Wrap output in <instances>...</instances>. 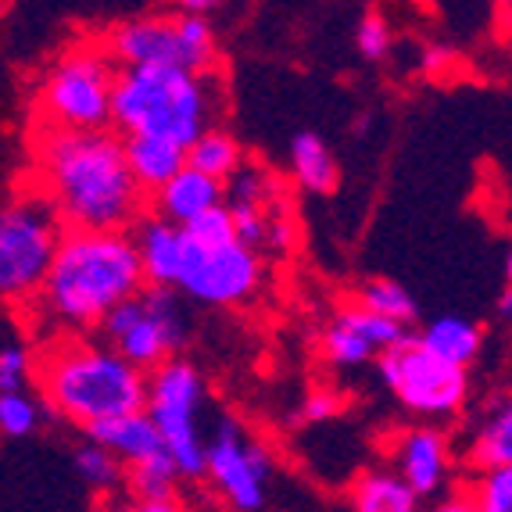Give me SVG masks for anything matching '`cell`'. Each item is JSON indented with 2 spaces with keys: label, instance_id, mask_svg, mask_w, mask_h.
<instances>
[{
  "label": "cell",
  "instance_id": "836d02e7",
  "mask_svg": "<svg viewBox=\"0 0 512 512\" xmlns=\"http://www.w3.org/2000/svg\"><path fill=\"white\" fill-rule=\"evenodd\" d=\"M233 215V226H237V240L244 248L258 251L262 244H269V226L273 222L265 219V212L258 205H244V201H226Z\"/></svg>",
  "mask_w": 512,
  "mask_h": 512
},
{
  "label": "cell",
  "instance_id": "44dd1931",
  "mask_svg": "<svg viewBox=\"0 0 512 512\" xmlns=\"http://www.w3.org/2000/svg\"><path fill=\"white\" fill-rule=\"evenodd\" d=\"M291 172H294V180H298V187L316 197L333 194L337 183H341V169L333 162L330 147H326L323 137L312 133V129H305V133H298V137L291 140Z\"/></svg>",
  "mask_w": 512,
  "mask_h": 512
},
{
  "label": "cell",
  "instance_id": "74e56055",
  "mask_svg": "<svg viewBox=\"0 0 512 512\" xmlns=\"http://www.w3.org/2000/svg\"><path fill=\"white\" fill-rule=\"evenodd\" d=\"M108 512H183L180 502H137V498H129V502L111 505Z\"/></svg>",
  "mask_w": 512,
  "mask_h": 512
},
{
  "label": "cell",
  "instance_id": "9c48e42d",
  "mask_svg": "<svg viewBox=\"0 0 512 512\" xmlns=\"http://www.w3.org/2000/svg\"><path fill=\"white\" fill-rule=\"evenodd\" d=\"M380 380L387 391L412 412L423 419H444L466 405L470 398V373L455 369L448 362L434 359L416 333H409V341H402L398 348L384 351L376 359Z\"/></svg>",
  "mask_w": 512,
  "mask_h": 512
},
{
  "label": "cell",
  "instance_id": "ba28073f",
  "mask_svg": "<svg viewBox=\"0 0 512 512\" xmlns=\"http://www.w3.org/2000/svg\"><path fill=\"white\" fill-rule=\"evenodd\" d=\"M101 333L129 366L151 376L169 359H180L187 344V316L172 287H144V294L129 298L104 319Z\"/></svg>",
  "mask_w": 512,
  "mask_h": 512
},
{
  "label": "cell",
  "instance_id": "cb8c5ba5",
  "mask_svg": "<svg viewBox=\"0 0 512 512\" xmlns=\"http://www.w3.org/2000/svg\"><path fill=\"white\" fill-rule=\"evenodd\" d=\"M319 351H323V359L330 362V366H337V369L366 366L373 355L380 359V351H376L369 341H362L359 333L351 330V323L341 316V312H337V316L323 326V333H319Z\"/></svg>",
  "mask_w": 512,
  "mask_h": 512
},
{
  "label": "cell",
  "instance_id": "d590c367",
  "mask_svg": "<svg viewBox=\"0 0 512 512\" xmlns=\"http://www.w3.org/2000/svg\"><path fill=\"white\" fill-rule=\"evenodd\" d=\"M341 412V394L337 391H312L301 405V419L305 423H326Z\"/></svg>",
  "mask_w": 512,
  "mask_h": 512
},
{
  "label": "cell",
  "instance_id": "60d3db41",
  "mask_svg": "<svg viewBox=\"0 0 512 512\" xmlns=\"http://www.w3.org/2000/svg\"><path fill=\"white\" fill-rule=\"evenodd\" d=\"M505 280H509V287H512V251H509V258H505Z\"/></svg>",
  "mask_w": 512,
  "mask_h": 512
},
{
  "label": "cell",
  "instance_id": "f546056e",
  "mask_svg": "<svg viewBox=\"0 0 512 512\" xmlns=\"http://www.w3.org/2000/svg\"><path fill=\"white\" fill-rule=\"evenodd\" d=\"M183 233L205 251H219V248H226V244H237V226H233L230 205H219V208H212V212H205L201 219L190 222Z\"/></svg>",
  "mask_w": 512,
  "mask_h": 512
},
{
  "label": "cell",
  "instance_id": "b9f144b4",
  "mask_svg": "<svg viewBox=\"0 0 512 512\" xmlns=\"http://www.w3.org/2000/svg\"><path fill=\"white\" fill-rule=\"evenodd\" d=\"M502 15H509V29H512V4H505V8H502Z\"/></svg>",
  "mask_w": 512,
  "mask_h": 512
},
{
  "label": "cell",
  "instance_id": "ab89813d",
  "mask_svg": "<svg viewBox=\"0 0 512 512\" xmlns=\"http://www.w3.org/2000/svg\"><path fill=\"white\" fill-rule=\"evenodd\" d=\"M498 316H502L505 323H512V287H509V283H505L502 298H498Z\"/></svg>",
  "mask_w": 512,
  "mask_h": 512
},
{
  "label": "cell",
  "instance_id": "4dcf8cb0",
  "mask_svg": "<svg viewBox=\"0 0 512 512\" xmlns=\"http://www.w3.org/2000/svg\"><path fill=\"white\" fill-rule=\"evenodd\" d=\"M466 491L480 505V512H512V466L477 473Z\"/></svg>",
  "mask_w": 512,
  "mask_h": 512
},
{
  "label": "cell",
  "instance_id": "8fae6325",
  "mask_svg": "<svg viewBox=\"0 0 512 512\" xmlns=\"http://www.w3.org/2000/svg\"><path fill=\"white\" fill-rule=\"evenodd\" d=\"M262 283V258L244 244H226L219 251L197 248L187 237V262H183L180 291L201 305H244Z\"/></svg>",
  "mask_w": 512,
  "mask_h": 512
},
{
  "label": "cell",
  "instance_id": "d4e9b609",
  "mask_svg": "<svg viewBox=\"0 0 512 512\" xmlns=\"http://www.w3.org/2000/svg\"><path fill=\"white\" fill-rule=\"evenodd\" d=\"M180 15V65L194 76H212V65L219 61V43L208 18L201 15Z\"/></svg>",
  "mask_w": 512,
  "mask_h": 512
},
{
  "label": "cell",
  "instance_id": "f35d334b",
  "mask_svg": "<svg viewBox=\"0 0 512 512\" xmlns=\"http://www.w3.org/2000/svg\"><path fill=\"white\" fill-rule=\"evenodd\" d=\"M430 512H480V505L473 502L470 491H455V495L441 498V502H437Z\"/></svg>",
  "mask_w": 512,
  "mask_h": 512
},
{
  "label": "cell",
  "instance_id": "4316f807",
  "mask_svg": "<svg viewBox=\"0 0 512 512\" xmlns=\"http://www.w3.org/2000/svg\"><path fill=\"white\" fill-rule=\"evenodd\" d=\"M76 473L94 487V491H101V495H115L129 477L126 466L94 441H86L76 452Z\"/></svg>",
  "mask_w": 512,
  "mask_h": 512
},
{
  "label": "cell",
  "instance_id": "2e32d148",
  "mask_svg": "<svg viewBox=\"0 0 512 512\" xmlns=\"http://www.w3.org/2000/svg\"><path fill=\"white\" fill-rule=\"evenodd\" d=\"M83 434H86V441L101 444L104 452L115 455L126 470L165 452L162 430L154 427V419L147 416V412H133V416H119V419H104V423L86 427Z\"/></svg>",
  "mask_w": 512,
  "mask_h": 512
},
{
  "label": "cell",
  "instance_id": "7402d4cb",
  "mask_svg": "<svg viewBox=\"0 0 512 512\" xmlns=\"http://www.w3.org/2000/svg\"><path fill=\"white\" fill-rule=\"evenodd\" d=\"M187 165L219 183H230L233 176L244 169V151H240L237 137H233L230 129L215 126L187 151Z\"/></svg>",
  "mask_w": 512,
  "mask_h": 512
},
{
  "label": "cell",
  "instance_id": "d6a6232c",
  "mask_svg": "<svg viewBox=\"0 0 512 512\" xmlns=\"http://www.w3.org/2000/svg\"><path fill=\"white\" fill-rule=\"evenodd\" d=\"M391 43H394V33H391V22H387L380 11H369L362 15L359 29H355V47L366 61H384L391 54Z\"/></svg>",
  "mask_w": 512,
  "mask_h": 512
},
{
  "label": "cell",
  "instance_id": "30bf717a",
  "mask_svg": "<svg viewBox=\"0 0 512 512\" xmlns=\"http://www.w3.org/2000/svg\"><path fill=\"white\" fill-rule=\"evenodd\" d=\"M205 477L219 491L233 512H262L269 498L273 459L251 434H244L233 416H222L208 437Z\"/></svg>",
  "mask_w": 512,
  "mask_h": 512
},
{
  "label": "cell",
  "instance_id": "8992f818",
  "mask_svg": "<svg viewBox=\"0 0 512 512\" xmlns=\"http://www.w3.org/2000/svg\"><path fill=\"white\" fill-rule=\"evenodd\" d=\"M119 69L108 51L79 47L61 54L40 83V115L47 129L97 133L111 129V97Z\"/></svg>",
  "mask_w": 512,
  "mask_h": 512
},
{
  "label": "cell",
  "instance_id": "484cf974",
  "mask_svg": "<svg viewBox=\"0 0 512 512\" xmlns=\"http://www.w3.org/2000/svg\"><path fill=\"white\" fill-rule=\"evenodd\" d=\"M359 305L366 312H376V316L384 319H394V323H416V301L412 294L405 291L402 283L387 280V276H373L359 287Z\"/></svg>",
  "mask_w": 512,
  "mask_h": 512
},
{
  "label": "cell",
  "instance_id": "7a4b0ae2",
  "mask_svg": "<svg viewBox=\"0 0 512 512\" xmlns=\"http://www.w3.org/2000/svg\"><path fill=\"white\" fill-rule=\"evenodd\" d=\"M144 287V262L133 233L65 230L40 301L72 330H101L104 319L129 298L144 294Z\"/></svg>",
  "mask_w": 512,
  "mask_h": 512
},
{
  "label": "cell",
  "instance_id": "9a60e30c",
  "mask_svg": "<svg viewBox=\"0 0 512 512\" xmlns=\"http://www.w3.org/2000/svg\"><path fill=\"white\" fill-rule=\"evenodd\" d=\"M219 205H226V183L212 180V176H205V172H197L187 165L169 187H162L151 197V215L187 230L190 222L201 219V215Z\"/></svg>",
  "mask_w": 512,
  "mask_h": 512
},
{
  "label": "cell",
  "instance_id": "ffe728a7",
  "mask_svg": "<svg viewBox=\"0 0 512 512\" xmlns=\"http://www.w3.org/2000/svg\"><path fill=\"white\" fill-rule=\"evenodd\" d=\"M466 455H470V462L480 473L512 466V394L498 398V402L484 412Z\"/></svg>",
  "mask_w": 512,
  "mask_h": 512
},
{
  "label": "cell",
  "instance_id": "83f0119b",
  "mask_svg": "<svg viewBox=\"0 0 512 512\" xmlns=\"http://www.w3.org/2000/svg\"><path fill=\"white\" fill-rule=\"evenodd\" d=\"M341 316L351 323V330L359 333L362 341L373 344L380 355L391 348H398L402 341H409V330L402 323H394V319H384L376 316V312H366L362 305H351V308H341Z\"/></svg>",
  "mask_w": 512,
  "mask_h": 512
},
{
  "label": "cell",
  "instance_id": "8d00e7d4",
  "mask_svg": "<svg viewBox=\"0 0 512 512\" xmlns=\"http://www.w3.org/2000/svg\"><path fill=\"white\" fill-rule=\"evenodd\" d=\"M455 61V51L452 47H427V54H423V69L430 72V76H441L444 69H448V65H452Z\"/></svg>",
  "mask_w": 512,
  "mask_h": 512
},
{
  "label": "cell",
  "instance_id": "603a6c76",
  "mask_svg": "<svg viewBox=\"0 0 512 512\" xmlns=\"http://www.w3.org/2000/svg\"><path fill=\"white\" fill-rule=\"evenodd\" d=\"M180 480H183L180 466L172 462L169 452H162L154 455V459L140 462V466H129L126 487L137 502H176Z\"/></svg>",
  "mask_w": 512,
  "mask_h": 512
},
{
  "label": "cell",
  "instance_id": "4fadbf2b",
  "mask_svg": "<svg viewBox=\"0 0 512 512\" xmlns=\"http://www.w3.org/2000/svg\"><path fill=\"white\" fill-rule=\"evenodd\" d=\"M391 470L416 491L419 498L441 495L452 484V444L434 427H409L394 437Z\"/></svg>",
  "mask_w": 512,
  "mask_h": 512
},
{
  "label": "cell",
  "instance_id": "e0dca14e",
  "mask_svg": "<svg viewBox=\"0 0 512 512\" xmlns=\"http://www.w3.org/2000/svg\"><path fill=\"white\" fill-rule=\"evenodd\" d=\"M126 158L144 194L151 197L187 169V147L158 137H126Z\"/></svg>",
  "mask_w": 512,
  "mask_h": 512
},
{
  "label": "cell",
  "instance_id": "d6986e66",
  "mask_svg": "<svg viewBox=\"0 0 512 512\" xmlns=\"http://www.w3.org/2000/svg\"><path fill=\"white\" fill-rule=\"evenodd\" d=\"M419 344L434 355V359L448 362L455 369H470L477 362L480 348H484V337H480V326L470 323L462 316H441L434 323L423 326V333H416Z\"/></svg>",
  "mask_w": 512,
  "mask_h": 512
},
{
  "label": "cell",
  "instance_id": "5bb4252c",
  "mask_svg": "<svg viewBox=\"0 0 512 512\" xmlns=\"http://www.w3.org/2000/svg\"><path fill=\"white\" fill-rule=\"evenodd\" d=\"M140 262H144L147 287H172L180 291L183 262H187V233L158 215H144L140 226L133 230Z\"/></svg>",
  "mask_w": 512,
  "mask_h": 512
},
{
  "label": "cell",
  "instance_id": "5b68a950",
  "mask_svg": "<svg viewBox=\"0 0 512 512\" xmlns=\"http://www.w3.org/2000/svg\"><path fill=\"white\" fill-rule=\"evenodd\" d=\"M61 212L47 190H18L0 212V294L8 301L40 298L61 251Z\"/></svg>",
  "mask_w": 512,
  "mask_h": 512
},
{
  "label": "cell",
  "instance_id": "3957f363",
  "mask_svg": "<svg viewBox=\"0 0 512 512\" xmlns=\"http://www.w3.org/2000/svg\"><path fill=\"white\" fill-rule=\"evenodd\" d=\"M36 384L47 409L76 427L147 412L151 376L129 366L111 344L61 337L36 355Z\"/></svg>",
  "mask_w": 512,
  "mask_h": 512
},
{
  "label": "cell",
  "instance_id": "6da1fadb",
  "mask_svg": "<svg viewBox=\"0 0 512 512\" xmlns=\"http://www.w3.org/2000/svg\"><path fill=\"white\" fill-rule=\"evenodd\" d=\"M36 165L69 230L129 233L144 219L147 194L129 169L126 137H115L111 129H43Z\"/></svg>",
  "mask_w": 512,
  "mask_h": 512
},
{
  "label": "cell",
  "instance_id": "e575fe53",
  "mask_svg": "<svg viewBox=\"0 0 512 512\" xmlns=\"http://www.w3.org/2000/svg\"><path fill=\"white\" fill-rule=\"evenodd\" d=\"M269 194H273V183H269V176H265L262 169H255V165H244V169L226 183V201H244V205L262 208V201Z\"/></svg>",
  "mask_w": 512,
  "mask_h": 512
},
{
  "label": "cell",
  "instance_id": "7c38bea8",
  "mask_svg": "<svg viewBox=\"0 0 512 512\" xmlns=\"http://www.w3.org/2000/svg\"><path fill=\"white\" fill-rule=\"evenodd\" d=\"M111 61L119 69H165L180 65V15L162 11V15H140L115 26L104 40Z\"/></svg>",
  "mask_w": 512,
  "mask_h": 512
},
{
  "label": "cell",
  "instance_id": "f1b7e54d",
  "mask_svg": "<svg viewBox=\"0 0 512 512\" xmlns=\"http://www.w3.org/2000/svg\"><path fill=\"white\" fill-rule=\"evenodd\" d=\"M43 427V409L33 394H0V430L4 437H29Z\"/></svg>",
  "mask_w": 512,
  "mask_h": 512
},
{
  "label": "cell",
  "instance_id": "1f68e13d",
  "mask_svg": "<svg viewBox=\"0 0 512 512\" xmlns=\"http://www.w3.org/2000/svg\"><path fill=\"white\" fill-rule=\"evenodd\" d=\"M33 355L22 341H8L0 348V394L26 391L29 376H33Z\"/></svg>",
  "mask_w": 512,
  "mask_h": 512
},
{
  "label": "cell",
  "instance_id": "277c9868",
  "mask_svg": "<svg viewBox=\"0 0 512 512\" xmlns=\"http://www.w3.org/2000/svg\"><path fill=\"white\" fill-rule=\"evenodd\" d=\"M219 90L215 76H194L187 69H119L111 97V126L126 137H158L194 147L215 129Z\"/></svg>",
  "mask_w": 512,
  "mask_h": 512
},
{
  "label": "cell",
  "instance_id": "52a82bcc",
  "mask_svg": "<svg viewBox=\"0 0 512 512\" xmlns=\"http://www.w3.org/2000/svg\"><path fill=\"white\" fill-rule=\"evenodd\" d=\"M205 398V376L190 359H169L151 373L147 416L154 419V427L162 430L165 452L180 466L183 480L205 477L208 466V441L201 434Z\"/></svg>",
  "mask_w": 512,
  "mask_h": 512
},
{
  "label": "cell",
  "instance_id": "ac0fdd59",
  "mask_svg": "<svg viewBox=\"0 0 512 512\" xmlns=\"http://www.w3.org/2000/svg\"><path fill=\"white\" fill-rule=\"evenodd\" d=\"M351 512H423V498L394 470H362L351 480Z\"/></svg>",
  "mask_w": 512,
  "mask_h": 512
}]
</instances>
